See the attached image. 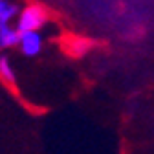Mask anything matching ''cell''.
<instances>
[{
    "instance_id": "cell-1",
    "label": "cell",
    "mask_w": 154,
    "mask_h": 154,
    "mask_svg": "<svg viewBox=\"0 0 154 154\" xmlns=\"http://www.w3.org/2000/svg\"><path fill=\"white\" fill-rule=\"evenodd\" d=\"M48 20H50L48 8L38 2H31L20 9L15 26L18 28V31H41L48 24Z\"/></svg>"
},
{
    "instance_id": "cell-2",
    "label": "cell",
    "mask_w": 154,
    "mask_h": 154,
    "mask_svg": "<svg viewBox=\"0 0 154 154\" xmlns=\"http://www.w3.org/2000/svg\"><path fill=\"white\" fill-rule=\"evenodd\" d=\"M44 38L41 31H20V41H18V48L26 57H35L42 51Z\"/></svg>"
},
{
    "instance_id": "cell-3",
    "label": "cell",
    "mask_w": 154,
    "mask_h": 154,
    "mask_svg": "<svg viewBox=\"0 0 154 154\" xmlns=\"http://www.w3.org/2000/svg\"><path fill=\"white\" fill-rule=\"evenodd\" d=\"M18 41H20V31H18L17 26H11V24L0 26V48L2 50L18 46Z\"/></svg>"
},
{
    "instance_id": "cell-4",
    "label": "cell",
    "mask_w": 154,
    "mask_h": 154,
    "mask_svg": "<svg viewBox=\"0 0 154 154\" xmlns=\"http://www.w3.org/2000/svg\"><path fill=\"white\" fill-rule=\"evenodd\" d=\"M20 9L22 8L13 0H0V26L11 24L13 20H17Z\"/></svg>"
},
{
    "instance_id": "cell-5",
    "label": "cell",
    "mask_w": 154,
    "mask_h": 154,
    "mask_svg": "<svg viewBox=\"0 0 154 154\" xmlns=\"http://www.w3.org/2000/svg\"><path fill=\"white\" fill-rule=\"evenodd\" d=\"M0 81H2L6 86L15 88L17 85V75H15V68L9 61V57L2 55L0 57Z\"/></svg>"
},
{
    "instance_id": "cell-6",
    "label": "cell",
    "mask_w": 154,
    "mask_h": 154,
    "mask_svg": "<svg viewBox=\"0 0 154 154\" xmlns=\"http://www.w3.org/2000/svg\"><path fill=\"white\" fill-rule=\"evenodd\" d=\"M90 48H92V41H88V38H72V41L68 42V51L73 57L85 55Z\"/></svg>"
}]
</instances>
